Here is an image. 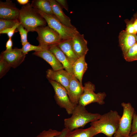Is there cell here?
Instances as JSON below:
<instances>
[{
	"mask_svg": "<svg viewBox=\"0 0 137 137\" xmlns=\"http://www.w3.org/2000/svg\"><path fill=\"white\" fill-rule=\"evenodd\" d=\"M121 105L123 109V114L118 129L114 134V137H128L131 131L133 116L135 111L130 103L123 102Z\"/></svg>",
	"mask_w": 137,
	"mask_h": 137,
	"instance_id": "4",
	"label": "cell"
},
{
	"mask_svg": "<svg viewBox=\"0 0 137 137\" xmlns=\"http://www.w3.org/2000/svg\"><path fill=\"white\" fill-rule=\"evenodd\" d=\"M31 4L35 9L47 14L54 15L49 0H33Z\"/></svg>",
	"mask_w": 137,
	"mask_h": 137,
	"instance_id": "21",
	"label": "cell"
},
{
	"mask_svg": "<svg viewBox=\"0 0 137 137\" xmlns=\"http://www.w3.org/2000/svg\"><path fill=\"white\" fill-rule=\"evenodd\" d=\"M12 45L13 43L11 38H9L6 43V49L3 52L4 53H7L11 52L13 49L12 48Z\"/></svg>",
	"mask_w": 137,
	"mask_h": 137,
	"instance_id": "31",
	"label": "cell"
},
{
	"mask_svg": "<svg viewBox=\"0 0 137 137\" xmlns=\"http://www.w3.org/2000/svg\"><path fill=\"white\" fill-rule=\"evenodd\" d=\"M85 56L78 58L72 65L74 75L82 84L83 75L88 68Z\"/></svg>",
	"mask_w": 137,
	"mask_h": 137,
	"instance_id": "19",
	"label": "cell"
},
{
	"mask_svg": "<svg viewBox=\"0 0 137 137\" xmlns=\"http://www.w3.org/2000/svg\"><path fill=\"white\" fill-rule=\"evenodd\" d=\"M98 134L92 127L85 129H76L72 131L68 130L64 137H93Z\"/></svg>",
	"mask_w": 137,
	"mask_h": 137,
	"instance_id": "20",
	"label": "cell"
},
{
	"mask_svg": "<svg viewBox=\"0 0 137 137\" xmlns=\"http://www.w3.org/2000/svg\"><path fill=\"white\" fill-rule=\"evenodd\" d=\"M118 137V136H115V137Z\"/></svg>",
	"mask_w": 137,
	"mask_h": 137,
	"instance_id": "38",
	"label": "cell"
},
{
	"mask_svg": "<svg viewBox=\"0 0 137 137\" xmlns=\"http://www.w3.org/2000/svg\"><path fill=\"white\" fill-rule=\"evenodd\" d=\"M43 49V47L40 45L35 46L30 44L28 42L27 43L22 46L21 48L23 53L26 55L28 54L29 51L34 50L35 51H38L42 50Z\"/></svg>",
	"mask_w": 137,
	"mask_h": 137,
	"instance_id": "25",
	"label": "cell"
},
{
	"mask_svg": "<svg viewBox=\"0 0 137 137\" xmlns=\"http://www.w3.org/2000/svg\"><path fill=\"white\" fill-rule=\"evenodd\" d=\"M72 46L76 56L79 58L85 56L89 49L87 47V41L84 38L83 34L79 33L71 39Z\"/></svg>",
	"mask_w": 137,
	"mask_h": 137,
	"instance_id": "14",
	"label": "cell"
},
{
	"mask_svg": "<svg viewBox=\"0 0 137 137\" xmlns=\"http://www.w3.org/2000/svg\"><path fill=\"white\" fill-rule=\"evenodd\" d=\"M35 31L38 34L37 39L39 45L42 47L57 45L63 40L59 34L48 26L38 27Z\"/></svg>",
	"mask_w": 137,
	"mask_h": 137,
	"instance_id": "6",
	"label": "cell"
},
{
	"mask_svg": "<svg viewBox=\"0 0 137 137\" xmlns=\"http://www.w3.org/2000/svg\"><path fill=\"white\" fill-rule=\"evenodd\" d=\"M83 93L80 97L78 104L85 107L92 103L96 102L100 105L104 104V99L106 96L104 92L95 93V85L90 81L85 83Z\"/></svg>",
	"mask_w": 137,
	"mask_h": 137,
	"instance_id": "7",
	"label": "cell"
},
{
	"mask_svg": "<svg viewBox=\"0 0 137 137\" xmlns=\"http://www.w3.org/2000/svg\"><path fill=\"white\" fill-rule=\"evenodd\" d=\"M11 66L4 59L0 57V78L5 75Z\"/></svg>",
	"mask_w": 137,
	"mask_h": 137,
	"instance_id": "24",
	"label": "cell"
},
{
	"mask_svg": "<svg viewBox=\"0 0 137 137\" xmlns=\"http://www.w3.org/2000/svg\"><path fill=\"white\" fill-rule=\"evenodd\" d=\"M49 48L69 74L71 75L74 74L72 65L57 45H55L50 46L49 47Z\"/></svg>",
	"mask_w": 137,
	"mask_h": 137,
	"instance_id": "16",
	"label": "cell"
},
{
	"mask_svg": "<svg viewBox=\"0 0 137 137\" xmlns=\"http://www.w3.org/2000/svg\"><path fill=\"white\" fill-rule=\"evenodd\" d=\"M60 133L61 131L56 130L49 129L43 131L36 137H54L59 134Z\"/></svg>",
	"mask_w": 137,
	"mask_h": 137,
	"instance_id": "27",
	"label": "cell"
},
{
	"mask_svg": "<svg viewBox=\"0 0 137 137\" xmlns=\"http://www.w3.org/2000/svg\"><path fill=\"white\" fill-rule=\"evenodd\" d=\"M136 42L137 43V35H136Z\"/></svg>",
	"mask_w": 137,
	"mask_h": 137,
	"instance_id": "37",
	"label": "cell"
},
{
	"mask_svg": "<svg viewBox=\"0 0 137 137\" xmlns=\"http://www.w3.org/2000/svg\"><path fill=\"white\" fill-rule=\"evenodd\" d=\"M18 20L28 32H33L37 27L46 26L45 19L30 3L23 5L20 9Z\"/></svg>",
	"mask_w": 137,
	"mask_h": 137,
	"instance_id": "3",
	"label": "cell"
},
{
	"mask_svg": "<svg viewBox=\"0 0 137 137\" xmlns=\"http://www.w3.org/2000/svg\"><path fill=\"white\" fill-rule=\"evenodd\" d=\"M123 56L127 62L137 60V43L131 46Z\"/></svg>",
	"mask_w": 137,
	"mask_h": 137,
	"instance_id": "22",
	"label": "cell"
},
{
	"mask_svg": "<svg viewBox=\"0 0 137 137\" xmlns=\"http://www.w3.org/2000/svg\"><path fill=\"white\" fill-rule=\"evenodd\" d=\"M36 10L45 20L48 26L57 32L63 40L72 39L79 33L75 27L69 28L63 24L54 15L47 14Z\"/></svg>",
	"mask_w": 137,
	"mask_h": 137,
	"instance_id": "5",
	"label": "cell"
},
{
	"mask_svg": "<svg viewBox=\"0 0 137 137\" xmlns=\"http://www.w3.org/2000/svg\"><path fill=\"white\" fill-rule=\"evenodd\" d=\"M49 1L54 14L61 22L68 27L75 28L71 24L70 18L64 14L61 7L56 0H49Z\"/></svg>",
	"mask_w": 137,
	"mask_h": 137,
	"instance_id": "17",
	"label": "cell"
},
{
	"mask_svg": "<svg viewBox=\"0 0 137 137\" xmlns=\"http://www.w3.org/2000/svg\"><path fill=\"white\" fill-rule=\"evenodd\" d=\"M135 34H129L125 30L121 31L118 36L119 44L123 55L136 42Z\"/></svg>",
	"mask_w": 137,
	"mask_h": 137,
	"instance_id": "15",
	"label": "cell"
},
{
	"mask_svg": "<svg viewBox=\"0 0 137 137\" xmlns=\"http://www.w3.org/2000/svg\"><path fill=\"white\" fill-rule=\"evenodd\" d=\"M71 75L63 69L54 71L49 69L46 71V77L48 80L56 81L62 85L68 91Z\"/></svg>",
	"mask_w": 137,
	"mask_h": 137,
	"instance_id": "12",
	"label": "cell"
},
{
	"mask_svg": "<svg viewBox=\"0 0 137 137\" xmlns=\"http://www.w3.org/2000/svg\"><path fill=\"white\" fill-rule=\"evenodd\" d=\"M0 57L7 62L11 67L15 68L24 61L26 55L23 53L21 48H15L9 53L2 52Z\"/></svg>",
	"mask_w": 137,
	"mask_h": 137,
	"instance_id": "13",
	"label": "cell"
},
{
	"mask_svg": "<svg viewBox=\"0 0 137 137\" xmlns=\"http://www.w3.org/2000/svg\"><path fill=\"white\" fill-rule=\"evenodd\" d=\"M20 11L12 1H0V19L18 20Z\"/></svg>",
	"mask_w": 137,
	"mask_h": 137,
	"instance_id": "10",
	"label": "cell"
},
{
	"mask_svg": "<svg viewBox=\"0 0 137 137\" xmlns=\"http://www.w3.org/2000/svg\"><path fill=\"white\" fill-rule=\"evenodd\" d=\"M19 22L18 20L0 19V32L6 29L13 27Z\"/></svg>",
	"mask_w": 137,
	"mask_h": 137,
	"instance_id": "23",
	"label": "cell"
},
{
	"mask_svg": "<svg viewBox=\"0 0 137 137\" xmlns=\"http://www.w3.org/2000/svg\"><path fill=\"white\" fill-rule=\"evenodd\" d=\"M124 21L126 24V28L125 31L127 33L129 34H136L134 30L133 23V19L132 18L130 20L125 19Z\"/></svg>",
	"mask_w": 137,
	"mask_h": 137,
	"instance_id": "28",
	"label": "cell"
},
{
	"mask_svg": "<svg viewBox=\"0 0 137 137\" xmlns=\"http://www.w3.org/2000/svg\"><path fill=\"white\" fill-rule=\"evenodd\" d=\"M128 137H137V133L134 134L132 135H129Z\"/></svg>",
	"mask_w": 137,
	"mask_h": 137,
	"instance_id": "36",
	"label": "cell"
},
{
	"mask_svg": "<svg viewBox=\"0 0 137 137\" xmlns=\"http://www.w3.org/2000/svg\"><path fill=\"white\" fill-rule=\"evenodd\" d=\"M41 50L35 51L32 54L40 57L45 61L51 66L54 71L64 68L62 64L59 62L54 54L51 52L49 47H43Z\"/></svg>",
	"mask_w": 137,
	"mask_h": 137,
	"instance_id": "11",
	"label": "cell"
},
{
	"mask_svg": "<svg viewBox=\"0 0 137 137\" xmlns=\"http://www.w3.org/2000/svg\"><path fill=\"white\" fill-rule=\"evenodd\" d=\"M57 45L73 65L78 58L73 50L71 39L63 40Z\"/></svg>",
	"mask_w": 137,
	"mask_h": 137,
	"instance_id": "18",
	"label": "cell"
},
{
	"mask_svg": "<svg viewBox=\"0 0 137 137\" xmlns=\"http://www.w3.org/2000/svg\"><path fill=\"white\" fill-rule=\"evenodd\" d=\"M84 89V86L74 75H71L67 93L71 101L75 106L78 104Z\"/></svg>",
	"mask_w": 137,
	"mask_h": 137,
	"instance_id": "9",
	"label": "cell"
},
{
	"mask_svg": "<svg viewBox=\"0 0 137 137\" xmlns=\"http://www.w3.org/2000/svg\"><path fill=\"white\" fill-rule=\"evenodd\" d=\"M17 30L19 32L20 35L21 42L23 46L28 42L27 36L28 32L24 28L21 24L18 27Z\"/></svg>",
	"mask_w": 137,
	"mask_h": 137,
	"instance_id": "26",
	"label": "cell"
},
{
	"mask_svg": "<svg viewBox=\"0 0 137 137\" xmlns=\"http://www.w3.org/2000/svg\"><path fill=\"white\" fill-rule=\"evenodd\" d=\"M20 24V23L19 22L12 28L6 29L3 30L0 32V33L1 34H7L9 38H11L14 33L16 31H18L16 30V29Z\"/></svg>",
	"mask_w": 137,
	"mask_h": 137,
	"instance_id": "29",
	"label": "cell"
},
{
	"mask_svg": "<svg viewBox=\"0 0 137 137\" xmlns=\"http://www.w3.org/2000/svg\"><path fill=\"white\" fill-rule=\"evenodd\" d=\"M137 133V114L135 112L134 114L131 128L130 135H132Z\"/></svg>",
	"mask_w": 137,
	"mask_h": 137,
	"instance_id": "30",
	"label": "cell"
},
{
	"mask_svg": "<svg viewBox=\"0 0 137 137\" xmlns=\"http://www.w3.org/2000/svg\"><path fill=\"white\" fill-rule=\"evenodd\" d=\"M56 1L61 7L62 6L67 11H68V8L66 1L65 0H56Z\"/></svg>",
	"mask_w": 137,
	"mask_h": 137,
	"instance_id": "32",
	"label": "cell"
},
{
	"mask_svg": "<svg viewBox=\"0 0 137 137\" xmlns=\"http://www.w3.org/2000/svg\"><path fill=\"white\" fill-rule=\"evenodd\" d=\"M121 117L116 111L110 110L101 115L98 119L91 122V126L98 134L101 133L107 137H112L118 130Z\"/></svg>",
	"mask_w": 137,
	"mask_h": 137,
	"instance_id": "1",
	"label": "cell"
},
{
	"mask_svg": "<svg viewBox=\"0 0 137 137\" xmlns=\"http://www.w3.org/2000/svg\"><path fill=\"white\" fill-rule=\"evenodd\" d=\"M68 130L64 128L61 131L60 134L55 137H64Z\"/></svg>",
	"mask_w": 137,
	"mask_h": 137,
	"instance_id": "34",
	"label": "cell"
},
{
	"mask_svg": "<svg viewBox=\"0 0 137 137\" xmlns=\"http://www.w3.org/2000/svg\"><path fill=\"white\" fill-rule=\"evenodd\" d=\"M17 2L20 4L23 5H26L29 2V0H17Z\"/></svg>",
	"mask_w": 137,
	"mask_h": 137,
	"instance_id": "35",
	"label": "cell"
},
{
	"mask_svg": "<svg viewBox=\"0 0 137 137\" xmlns=\"http://www.w3.org/2000/svg\"><path fill=\"white\" fill-rule=\"evenodd\" d=\"M48 80L54 90V97L57 104L60 108L64 109L68 114H72L75 106L71 101L66 89L56 81Z\"/></svg>",
	"mask_w": 137,
	"mask_h": 137,
	"instance_id": "8",
	"label": "cell"
},
{
	"mask_svg": "<svg viewBox=\"0 0 137 137\" xmlns=\"http://www.w3.org/2000/svg\"><path fill=\"white\" fill-rule=\"evenodd\" d=\"M133 26L136 34L137 33V13H136L134 16Z\"/></svg>",
	"mask_w": 137,
	"mask_h": 137,
	"instance_id": "33",
	"label": "cell"
},
{
	"mask_svg": "<svg viewBox=\"0 0 137 137\" xmlns=\"http://www.w3.org/2000/svg\"><path fill=\"white\" fill-rule=\"evenodd\" d=\"M85 107L79 104L75 106L71 116L64 119L65 128L72 131L83 128L88 123L99 118L101 115L89 112Z\"/></svg>",
	"mask_w": 137,
	"mask_h": 137,
	"instance_id": "2",
	"label": "cell"
}]
</instances>
